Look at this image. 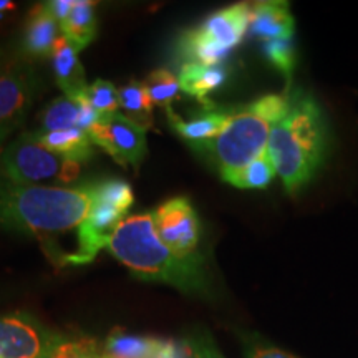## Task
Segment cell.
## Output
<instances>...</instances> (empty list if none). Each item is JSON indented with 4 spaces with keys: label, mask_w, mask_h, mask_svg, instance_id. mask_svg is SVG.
Instances as JSON below:
<instances>
[{
    "label": "cell",
    "mask_w": 358,
    "mask_h": 358,
    "mask_svg": "<svg viewBox=\"0 0 358 358\" xmlns=\"http://www.w3.org/2000/svg\"><path fill=\"white\" fill-rule=\"evenodd\" d=\"M158 237L179 257H196L201 239V222L187 198H173L153 213Z\"/></svg>",
    "instance_id": "obj_10"
},
{
    "label": "cell",
    "mask_w": 358,
    "mask_h": 358,
    "mask_svg": "<svg viewBox=\"0 0 358 358\" xmlns=\"http://www.w3.org/2000/svg\"><path fill=\"white\" fill-rule=\"evenodd\" d=\"M250 6H236L221 8L211 13L203 24L189 30L179 40V53L185 64L221 65L231 50L243 42L249 32Z\"/></svg>",
    "instance_id": "obj_6"
},
{
    "label": "cell",
    "mask_w": 358,
    "mask_h": 358,
    "mask_svg": "<svg viewBox=\"0 0 358 358\" xmlns=\"http://www.w3.org/2000/svg\"><path fill=\"white\" fill-rule=\"evenodd\" d=\"M12 8H15V3L8 2V0H0V15H2L3 12L12 10Z\"/></svg>",
    "instance_id": "obj_31"
},
{
    "label": "cell",
    "mask_w": 358,
    "mask_h": 358,
    "mask_svg": "<svg viewBox=\"0 0 358 358\" xmlns=\"http://www.w3.org/2000/svg\"><path fill=\"white\" fill-rule=\"evenodd\" d=\"M106 249L138 279L164 282L189 295L211 294L204 257L185 259L171 252L158 237L153 213L124 217Z\"/></svg>",
    "instance_id": "obj_2"
},
{
    "label": "cell",
    "mask_w": 358,
    "mask_h": 358,
    "mask_svg": "<svg viewBox=\"0 0 358 358\" xmlns=\"http://www.w3.org/2000/svg\"><path fill=\"white\" fill-rule=\"evenodd\" d=\"M58 30H62L60 24L53 17L47 2L38 3L27 17L22 48L29 57L43 58L52 55L58 38L62 37Z\"/></svg>",
    "instance_id": "obj_12"
},
{
    "label": "cell",
    "mask_w": 358,
    "mask_h": 358,
    "mask_svg": "<svg viewBox=\"0 0 358 358\" xmlns=\"http://www.w3.org/2000/svg\"><path fill=\"white\" fill-rule=\"evenodd\" d=\"M120 106L127 111L128 118L136 122L141 127L148 128L151 123V113H153V103L148 95L145 83L129 82L120 90Z\"/></svg>",
    "instance_id": "obj_22"
},
{
    "label": "cell",
    "mask_w": 358,
    "mask_h": 358,
    "mask_svg": "<svg viewBox=\"0 0 358 358\" xmlns=\"http://www.w3.org/2000/svg\"><path fill=\"white\" fill-rule=\"evenodd\" d=\"M52 65L57 85L64 90L65 96L77 98L87 92L88 85L85 80L83 65L78 60V50L64 35L58 38L55 48H53Z\"/></svg>",
    "instance_id": "obj_15"
},
{
    "label": "cell",
    "mask_w": 358,
    "mask_h": 358,
    "mask_svg": "<svg viewBox=\"0 0 358 358\" xmlns=\"http://www.w3.org/2000/svg\"><path fill=\"white\" fill-rule=\"evenodd\" d=\"M47 6L53 13V17L58 20V24L62 25L66 20V17L70 15L75 2L73 0H52V2H47Z\"/></svg>",
    "instance_id": "obj_30"
},
{
    "label": "cell",
    "mask_w": 358,
    "mask_h": 358,
    "mask_svg": "<svg viewBox=\"0 0 358 358\" xmlns=\"http://www.w3.org/2000/svg\"><path fill=\"white\" fill-rule=\"evenodd\" d=\"M101 352L96 350V345L93 340L87 338H71L64 340L55 347L50 358H95Z\"/></svg>",
    "instance_id": "obj_28"
},
{
    "label": "cell",
    "mask_w": 358,
    "mask_h": 358,
    "mask_svg": "<svg viewBox=\"0 0 358 358\" xmlns=\"http://www.w3.org/2000/svg\"><path fill=\"white\" fill-rule=\"evenodd\" d=\"M82 164L53 153L38 141L37 133H22L0 153V178L19 185L71 182Z\"/></svg>",
    "instance_id": "obj_7"
},
{
    "label": "cell",
    "mask_w": 358,
    "mask_h": 358,
    "mask_svg": "<svg viewBox=\"0 0 358 358\" xmlns=\"http://www.w3.org/2000/svg\"><path fill=\"white\" fill-rule=\"evenodd\" d=\"M289 105L290 95L287 93L259 98L245 108L234 111L231 122L219 136L192 146V150L216 164L222 178L241 171L266 153L272 127L284 118Z\"/></svg>",
    "instance_id": "obj_4"
},
{
    "label": "cell",
    "mask_w": 358,
    "mask_h": 358,
    "mask_svg": "<svg viewBox=\"0 0 358 358\" xmlns=\"http://www.w3.org/2000/svg\"><path fill=\"white\" fill-rule=\"evenodd\" d=\"M80 96H60L47 106L42 115V131H64L78 128Z\"/></svg>",
    "instance_id": "obj_21"
},
{
    "label": "cell",
    "mask_w": 358,
    "mask_h": 358,
    "mask_svg": "<svg viewBox=\"0 0 358 358\" xmlns=\"http://www.w3.org/2000/svg\"><path fill=\"white\" fill-rule=\"evenodd\" d=\"M275 174L277 169L274 163H272L271 156L266 151L257 159H254L249 166H245L241 171L232 173L222 179L232 186L241 187V189H264V187L271 185Z\"/></svg>",
    "instance_id": "obj_19"
},
{
    "label": "cell",
    "mask_w": 358,
    "mask_h": 358,
    "mask_svg": "<svg viewBox=\"0 0 358 358\" xmlns=\"http://www.w3.org/2000/svg\"><path fill=\"white\" fill-rule=\"evenodd\" d=\"M93 145L105 150L123 166L140 168L146 156V128L127 115L111 113L98 118L87 131Z\"/></svg>",
    "instance_id": "obj_8"
},
{
    "label": "cell",
    "mask_w": 358,
    "mask_h": 358,
    "mask_svg": "<svg viewBox=\"0 0 358 358\" xmlns=\"http://www.w3.org/2000/svg\"><path fill=\"white\" fill-rule=\"evenodd\" d=\"M146 92L153 105L171 108V103L181 96V85L176 75L169 70H155L145 82Z\"/></svg>",
    "instance_id": "obj_23"
},
{
    "label": "cell",
    "mask_w": 358,
    "mask_h": 358,
    "mask_svg": "<svg viewBox=\"0 0 358 358\" xmlns=\"http://www.w3.org/2000/svg\"><path fill=\"white\" fill-rule=\"evenodd\" d=\"M156 338L140 337V335L124 334L115 330L106 338L105 352L106 358H151Z\"/></svg>",
    "instance_id": "obj_20"
},
{
    "label": "cell",
    "mask_w": 358,
    "mask_h": 358,
    "mask_svg": "<svg viewBox=\"0 0 358 358\" xmlns=\"http://www.w3.org/2000/svg\"><path fill=\"white\" fill-rule=\"evenodd\" d=\"M93 206L78 229L77 252L71 264H88L110 243L113 232L123 222L133 206L131 186L123 179L90 182Z\"/></svg>",
    "instance_id": "obj_5"
},
{
    "label": "cell",
    "mask_w": 358,
    "mask_h": 358,
    "mask_svg": "<svg viewBox=\"0 0 358 358\" xmlns=\"http://www.w3.org/2000/svg\"><path fill=\"white\" fill-rule=\"evenodd\" d=\"M60 342L29 313L0 315V358H50Z\"/></svg>",
    "instance_id": "obj_9"
},
{
    "label": "cell",
    "mask_w": 358,
    "mask_h": 358,
    "mask_svg": "<svg viewBox=\"0 0 358 358\" xmlns=\"http://www.w3.org/2000/svg\"><path fill=\"white\" fill-rule=\"evenodd\" d=\"M38 141L53 151V153L65 156V158L85 163L93 156V141L87 131L80 128L64 129V131H48L37 133Z\"/></svg>",
    "instance_id": "obj_17"
},
{
    "label": "cell",
    "mask_w": 358,
    "mask_h": 358,
    "mask_svg": "<svg viewBox=\"0 0 358 358\" xmlns=\"http://www.w3.org/2000/svg\"><path fill=\"white\" fill-rule=\"evenodd\" d=\"M264 53L267 60L275 66L280 73H292L295 65V53L292 47V40H272L264 43Z\"/></svg>",
    "instance_id": "obj_26"
},
{
    "label": "cell",
    "mask_w": 358,
    "mask_h": 358,
    "mask_svg": "<svg viewBox=\"0 0 358 358\" xmlns=\"http://www.w3.org/2000/svg\"><path fill=\"white\" fill-rule=\"evenodd\" d=\"M168 116L179 136L186 143H189L191 146H198L209 140H214L226 129L227 123L232 118V111L206 106L204 110L198 111L192 118L182 120L174 115V111L169 108Z\"/></svg>",
    "instance_id": "obj_13"
},
{
    "label": "cell",
    "mask_w": 358,
    "mask_h": 358,
    "mask_svg": "<svg viewBox=\"0 0 358 358\" xmlns=\"http://www.w3.org/2000/svg\"><path fill=\"white\" fill-rule=\"evenodd\" d=\"M151 358H191V350L186 340H161L156 338Z\"/></svg>",
    "instance_id": "obj_29"
},
{
    "label": "cell",
    "mask_w": 358,
    "mask_h": 358,
    "mask_svg": "<svg viewBox=\"0 0 358 358\" xmlns=\"http://www.w3.org/2000/svg\"><path fill=\"white\" fill-rule=\"evenodd\" d=\"M95 6L96 3L90 2V0H75V6L71 8L70 15L60 25L62 35L78 52L88 47L96 35Z\"/></svg>",
    "instance_id": "obj_18"
},
{
    "label": "cell",
    "mask_w": 358,
    "mask_h": 358,
    "mask_svg": "<svg viewBox=\"0 0 358 358\" xmlns=\"http://www.w3.org/2000/svg\"><path fill=\"white\" fill-rule=\"evenodd\" d=\"M226 77L227 71L222 65L182 64L178 78L181 92L194 96L196 100L206 101L209 93H213L226 82Z\"/></svg>",
    "instance_id": "obj_16"
},
{
    "label": "cell",
    "mask_w": 358,
    "mask_h": 358,
    "mask_svg": "<svg viewBox=\"0 0 358 358\" xmlns=\"http://www.w3.org/2000/svg\"><path fill=\"white\" fill-rule=\"evenodd\" d=\"M95 358H106V357H105V355H103V353H100V355H96Z\"/></svg>",
    "instance_id": "obj_32"
},
{
    "label": "cell",
    "mask_w": 358,
    "mask_h": 358,
    "mask_svg": "<svg viewBox=\"0 0 358 358\" xmlns=\"http://www.w3.org/2000/svg\"><path fill=\"white\" fill-rule=\"evenodd\" d=\"M185 340L191 350V358H226L206 329L192 330Z\"/></svg>",
    "instance_id": "obj_27"
},
{
    "label": "cell",
    "mask_w": 358,
    "mask_h": 358,
    "mask_svg": "<svg viewBox=\"0 0 358 358\" xmlns=\"http://www.w3.org/2000/svg\"><path fill=\"white\" fill-rule=\"evenodd\" d=\"M93 206L90 182L78 187L19 185L0 178V229L38 239L50 254L53 239L80 229Z\"/></svg>",
    "instance_id": "obj_1"
},
{
    "label": "cell",
    "mask_w": 358,
    "mask_h": 358,
    "mask_svg": "<svg viewBox=\"0 0 358 358\" xmlns=\"http://www.w3.org/2000/svg\"><path fill=\"white\" fill-rule=\"evenodd\" d=\"M239 342L244 358H297L271 343L261 334L250 330H239Z\"/></svg>",
    "instance_id": "obj_24"
},
{
    "label": "cell",
    "mask_w": 358,
    "mask_h": 358,
    "mask_svg": "<svg viewBox=\"0 0 358 358\" xmlns=\"http://www.w3.org/2000/svg\"><path fill=\"white\" fill-rule=\"evenodd\" d=\"M249 32L264 42L272 40H292L294 17L289 3L257 2L250 6Z\"/></svg>",
    "instance_id": "obj_14"
},
{
    "label": "cell",
    "mask_w": 358,
    "mask_h": 358,
    "mask_svg": "<svg viewBox=\"0 0 358 358\" xmlns=\"http://www.w3.org/2000/svg\"><path fill=\"white\" fill-rule=\"evenodd\" d=\"M37 80L27 64L15 62L0 71V148L22 127L32 105Z\"/></svg>",
    "instance_id": "obj_11"
},
{
    "label": "cell",
    "mask_w": 358,
    "mask_h": 358,
    "mask_svg": "<svg viewBox=\"0 0 358 358\" xmlns=\"http://www.w3.org/2000/svg\"><path fill=\"white\" fill-rule=\"evenodd\" d=\"M87 98L100 116L116 113L120 108V92L111 82L95 80L87 88Z\"/></svg>",
    "instance_id": "obj_25"
},
{
    "label": "cell",
    "mask_w": 358,
    "mask_h": 358,
    "mask_svg": "<svg viewBox=\"0 0 358 358\" xmlns=\"http://www.w3.org/2000/svg\"><path fill=\"white\" fill-rule=\"evenodd\" d=\"M329 153V127L324 111L312 96L290 95L287 113L272 127L267 155L282 179L285 191L295 194L308 185Z\"/></svg>",
    "instance_id": "obj_3"
}]
</instances>
